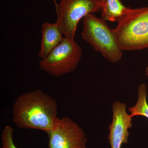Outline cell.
Segmentation results:
<instances>
[{
    "instance_id": "cell-13",
    "label": "cell",
    "mask_w": 148,
    "mask_h": 148,
    "mask_svg": "<svg viewBox=\"0 0 148 148\" xmlns=\"http://www.w3.org/2000/svg\"><path fill=\"white\" fill-rule=\"evenodd\" d=\"M53 1L54 2V4H55V7L56 8L58 4H57V3H56V0H53Z\"/></svg>"
},
{
    "instance_id": "cell-1",
    "label": "cell",
    "mask_w": 148,
    "mask_h": 148,
    "mask_svg": "<svg viewBox=\"0 0 148 148\" xmlns=\"http://www.w3.org/2000/svg\"><path fill=\"white\" fill-rule=\"evenodd\" d=\"M13 114L17 127L47 133L53 129L58 118L56 101L40 89L18 96L13 105Z\"/></svg>"
},
{
    "instance_id": "cell-5",
    "label": "cell",
    "mask_w": 148,
    "mask_h": 148,
    "mask_svg": "<svg viewBox=\"0 0 148 148\" xmlns=\"http://www.w3.org/2000/svg\"><path fill=\"white\" fill-rule=\"evenodd\" d=\"M82 56V49L74 40L64 38L44 59L40 61L42 71L54 77H60L73 71Z\"/></svg>"
},
{
    "instance_id": "cell-3",
    "label": "cell",
    "mask_w": 148,
    "mask_h": 148,
    "mask_svg": "<svg viewBox=\"0 0 148 148\" xmlns=\"http://www.w3.org/2000/svg\"><path fill=\"white\" fill-rule=\"evenodd\" d=\"M82 38L96 51L112 63L121 60L122 50L117 42L113 29L106 21L92 14L83 18Z\"/></svg>"
},
{
    "instance_id": "cell-14",
    "label": "cell",
    "mask_w": 148,
    "mask_h": 148,
    "mask_svg": "<svg viewBox=\"0 0 148 148\" xmlns=\"http://www.w3.org/2000/svg\"><path fill=\"white\" fill-rule=\"evenodd\" d=\"M99 1H101V2L103 3H104V2L105 1H106V0H99Z\"/></svg>"
},
{
    "instance_id": "cell-15",
    "label": "cell",
    "mask_w": 148,
    "mask_h": 148,
    "mask_svg": "<svg viewBox=\"0 0 148 148\" xmlns=\"http://www.w3.org/2000/svg\"><path fill=\"white\" fill-rule=\"evenodd\" d=\"M3 148L2 147V148Z\"/></svg>"
},
{
    "instance_id": "cell-12",
    "label": "cell",
    "mask_w": 148,
    "mask_h": 148,
    "mask_svg": "<svg viewBox=\"0 0 148 148\" xmlns=\"http://www.w3.org/2000/svg\"><path fill=\"white\" fill-rule=\"evenodd\" d=\"M146 74L147 76L148 77V67H147L146 69Z\"/></svg>"
},
{
    "instance_id": "cell-8",
    "label": "cell",
    "mask_w": 148,
    "mask_h": 148,
    "mask_svg": "<svg viewBox=\"0 0 148 148\" xmlns=\"http://www.w3.org/2000/svg\"><path fill=\"white\" fill-rule=\"evenodd\" d=\"M42 38L39 57L41 60L45 59L49 53L62 42L64 38L57 23L45 22L42 26Z\"/></svg>"
},
{
    "instance_id": "cell-2",
    "label": "cell",
    "mask_w": 148,
    "mask_h": 148,
    "mask_svg": "<svg viewBox=\"0 0 148 148\" xmlns=\"http://www.w3.org/2000/svg\"><path fill=\"white\" fill-rule=\"evenodd\" d=\"M113 29L122 51H132L148 48V7L128 8Z\"/></svg>"
},
{
    "instance_id": "cell-9",
    "label": "cell",
    "mask_w": 148,
    "mask_h": 148,
    "mask_svg": "<svg viewBox=\"0 0 148 148\" xmlns=\"http://www.w3.org/2000/svg\"><path fill=\"white\" fill-rule=\"evenodd\" d=\"M127 9L120 0H106L101 10V18L105 21L118 22L126 13Z\"/></svg>"
},
{
    "instance_id": "cell-4",
    "label": "cell",
    "mask_w": 148,
    "mask_h": 148,
    "mask_svg": "<svg viewBox=\"0 0 148 148\" xmlns=\"http://www.w3.org/2000/svg\"><path fill=\"white\" fill-rule=\"evenodd\" d=\"M99 0H60L56 8L57 21L64 38L74 40L77 26L82 18L101 10Z\"/></svg>"
},
{
    "instance_id": "cell-11",
    "label": "cell",
    "mask_w": 148,
    "mask_h": 148,
    "mask_svg": "<svg viewBox=\"0 0 148 148\" xmlns=\"http://www.w3.org/2000/svg\"><path fill=\"white\" fill-rule=\"evenodd\" d=\"M13 129L10 125H6L3 130L1 135L3 148H18L13 140Z\"/></svg>"
},
{
    "instance_id": "cell-7",
    "label": "cell",
    "mask_w": 148,
    "mask_h": 148,
    "mask_svg": "<svg viewBox=\"0 0 148 148\" xmlns=\"http://www.w3.org/2000/svg\"><path fill=\"white\" fill-rule=\"evenodd\" d=\"M112 119L109 125L108 140L111 148H121L128 143L129 130L132 125V117L127 112L125 103L114 101L112 106Z\"/></svg>"
},
{
    "instance_id": "cell-10",
    "label": "cell",
    "mask_w": 148,
    "mask_h": 148,
    "mask_svg": "<svg viewBox=\"0 0 148 148\" xmlns=\"http://www.w3.org/2000/svg\"><path fill=\"white\" fill-rule=\"evenodd\" d=\"M138 98L136 104L128 108L131 116H143L148 119L147 88L145 83H141L138 88Z\"/></svg>"
},
{
    "instance_id": "cell-6",
    "label": "cell",
    "mask_w": 148,
    "mask_h": 148,
    "mask_svg": "<svg viewBox=\"0 0 148 148\" xmlns=\"http://www.w3.org/2000/svg\"><path fill=\"white\" fill-rule=\"evenodd\" d=\"M47 134L49 148H86L85 132L68 117L58 118L53 129Z\"/></svg>"
}]
</instances>
